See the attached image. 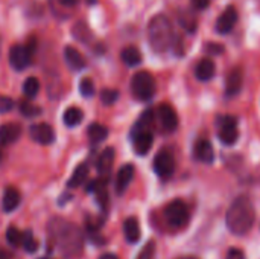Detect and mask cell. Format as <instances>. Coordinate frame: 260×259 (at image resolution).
Masks as SVG:
<instances>
[{"label":"cell","mask_w":260,"mask_h":259,"mask_svg":"<svg viewBox=\"0 0 260 259\" xmlns=\"http://www.w3.org/2000/svg\"><path fill=\"white\" fill-rule=\"evenodd\" d=\"M49 234L67 259H76L82 255L85 234L76 224L67 223L61 218H53L49 223Z\"/></svg>","instance_id":"cell-1"},{"label":"cell","mask_w":260,"mask_h":259,"mask_svg":"<svg viewBox=\"0 0 260 259\" xmlns=\"http://www.w3.org/2000/svg\"><path fill=\"white\" fill-rule=\"evenodd\" d=\"M225 221H227L229 231L233 235L242 237L248 234L253 229L254 221H256V209H254L251 198L247 195L238 197L229 208Z\"/></svg>","instance_id":"cell-2"},{"label":"cell","mask_w":260,"mask_h":259,"mask_svg":"<svg viewBox=\"0 0 260 259\" xmlns=\"http://www.w3.org/2000/svg\"><path fill=\"white\" fill-rule=\"evenodd\" d=\"M174 38H175L174 27H172L171 20L166 15L158 14L151 18L148 24V40H149L151 47L155 52L163 53L169 50L172 47Z\"/></svg>","instance_id":"cell-3"},{"label":"cell","mask_w":260,"mask_h":259,"mask_svg":"<svg viewBox=\"0 0 260 259\" xmlns=\"http://www.w3.org/2000/svg\"><path fill=\"white\" fill-rule=\"evenodd\" d=\"M131 92L134 98L139 101L152 99L157 92V84H155L154 76L146 70L137 72L131 79Z\"/></svg>","instance_id":"cell-4"},{"label":"cell","mask_w":260,"mask_h":259,"mask_svg":"<svg viewBox=\"0 0 260 259\" xmlns=\"http://www.w3.org/2000/svg\"><path fill=\"white\" fill-rule=\"evenodd\" d=\"M189 208L187 205L177 198V200H172L171 203L166 205L165 208V218L168 221V224L174 229H181L184 227L187 223H189Z\"/></svg>","instance_id":"cell-5"},{"label":"cell","mask_w":260,"mask_h":259,"mask_svg":"<svg viewBox=\"0 0 260 259\" xmlns=\"http://www.w3.org/2000/svg\"><path fill=\"white\" fill-rule=\"evenodd\" d=\"M35 52V44L30 41L29 44H15L9 50V63L15 70H24L30 66L32 56Z\"/></svg>","instance_id":"cell-6"},{"label":"cell","mask_w":260,"mask_h":259,"mask_svg":"<svg viewBox=\"0 0 260 259\" xmlns=\"http://www.w3.org/2000/svg\"><path fill=\"white\" fill-rule=\"evenodd\" d=\"M154 171L160 179H171L175 172V157L171 150H160L154 157Z\"/></svg>","instance_id":"cell-7"},{"label":"cell","mask_w":260,"mask_h":259,"mask_svg":"<svg viewBox=\"0 0 260 259\" xmlns=\"http://www.w3.org/2000/svg\"><path fill=\"white\" fill-rule=\"evenodd\" d=\"M219 127V139L224 145H235L239 139V130H238V119L235 116L225 114L221 116L218 121Z\"/></svg>","instance_id":"cell-8"},{"label":"cell","mask_w":260,"mask_h":259,"mask_svg":"<svg viewBox=\"0 0 260 259\" xmlns=\"http://www.w3.org/2000/svg\"><path fill=\"white\" fill-rule=\"evenodd\" d=\"M155 118L165 133H174L178 128V114L171 104H160L155 110Z\"/></svg>","instance_id":"cell-9"},{"label":"cell","mask_w":260,"mask_h":259,"mask_svg":"<svg viewBox=\"0 0 260 259\" xmlns=\"http://www.w3.org/2000/svg\"><path fill=\"white\" fill-rule=\"evenodd\" d=\"M29 134H30V139L40 145H49L55 140V130L46 122L30 125Z\"/></svg>","instance_id":"cell-10"},{"label":"cell","mask_w":260,"mask_h":259,"mask_svg":"<svg viewBox=\"0 0 260 259\" xmlns=\"http://www.w3.org/2000/svg\"><path fill=\"white\" fill-rule=\"evenodd\" d=\"M244 84V72L241 67H235L229 72L225 79V95L229 98H233L241 93Z\"/></svg>","instance_id":"cell-11"},{"label":"cell","mask_w":260,"mask_h":259,"mask_svg":"<svg viewBox=\"0 0 260 259\" xmlns=\"http://www.w3.org/2000/svg\"><path fill=\"white\" fill-rule=\"evenodd\" d=\"M238 23V12L233 6H229L216 21V32L218 34H230Z\"/></svg>","instance_id":"cell-12"},{"label":"cell","mask_w":260,"mask_h":259,"mask_svg":"<svg viewBox=\"0 0 260 259\" xmlns=\"http://www.w3.org/2000/svg\"><path fill=\"white\" fill-rule=\"evenodd\" d=\"M193 156L201 163H207V165L213 163L215 162V150H213L210 140H207V139L197 140V143L193 147Z\"/></svg>","instance_id":"cell-13"},{"label":"cell","mask_w":260,"mask_h":259,"mask_svg":"<svg viewBox=\"0 0 260 259\" xmlns=\"http://www.w3.org/2000/svg\"><path fill=\"white\" fill-rule=\"evenodd\" d=\"M134 172H136V169H134V165H131V163H126L119 169V172L116 176V192H117V195H122L128 189L129 183L134 179Z\"/></svg>","instance_id":"cell-14"},{"label":"cell","mask_w":260,"mask_h":259,"mask_svg":"<svg viewBox=\"0 0 260 259\" xmlns=\"http://www.w3.org/2000/svg\"><path fill=\"white\" fill-rule=\"evenodd\" d=\"M133 137V145H134V151L139 156H146L149 153V150L152 148L154 143V134L152 131H143V133H137Z\"/></svg>","instance_id":"cell-15"},{"label":"cell","mask_w":260,"mask_h":259,"mask_svg":"<svg viewBox=\"0 0 260 259\" xmlns=\"http://www.w3.org/2000/svg\"><path fill=\"white\" fill-rule=\"evenodd\" d=\"M21 203V194L17 188L14 186H8L3 192V197H2V209L9 214L12 211H15Z\"/></svg>","instance_id":"cell-16"},{"label":"cell","mask_w":260,"mask_h":259,"mask_svg":"<svg viewBox=\"0 0 260 259\" xmlns=\"http://www.w3.org/2000/svg\"><path fill=\"white\" fill-rule=\"evenodd\" d=\"M21 136V127L17 122H6L0 125V145H9Z\"/></svg>","instance_id":"cell-17"},{"label":"cell","mask_w":260,"mask_h":259,"mask_svg":"<svg viewBox=\"0 0 260 259\" xmlns=\"http://www.w3.org/2000/svg\"><path fill=\"white\" fill-rule=\"evenodd\" d=\"M114 157H116V151H114V148H113V147L105 148V150L98 156V160H96L98 172H101L102 176H108V172H110V171H111V168H113Z\"/></svg>","instance_id":"cell-18"},{"label":"cell","mask_w":260,"mask_h":259,"mask_svg":"<svg viewBox=\"0 0 260 259\" xmlns=\"http://www.w3.org/2000/svg\"><path fill=\"white\" fill-rule=\"evenodd\" d=\"M64 58H66V63L69 64V67L73 70H82L87 64L82 53L73 46H67L64 49Z\"/></svg>","instance_id":"cell-19"},{"label":"cell","mask_w":260,"mask_h":259,"mask_svg":"<svg viewBox=\"0 0 260 259\" xmlns=\"http://www.w3.org/2000/svg\"><path fill=\"white\" fill-rule=\"evenodd\" d=\"M154 118L155 113L152 108H148L142 113V116L137 119V122L134 124L133 130H131V136L137 134V133H143V131H152V125H154Z\"/></svg>","instance_id":"cell-20"},{"label":"cell","mask_w":260,"mask_h":259,"mask_svg":"<svg viewBox=\"0 0 260 259\" xmlns=\"http://www.w3.org/2000/svg\"><path fill=\"white\" fill-rule=\"evenodd\" d=\"M215 72H216V66H215V63H213L210 58L201 60V61L197 64V69H195L197 78H198L200 81H203V82L210 81V79L215 76Z\"/></svg>","instance_id":"cell-21"},{"label":"cell","mask_w":260,"mask_h":259,"mask_svg":"<svg viewBox=\"0 0 260 259\" xmlns=\"http://www.w3.org/2000/svg\"><path fill=\"white\" fill-rule=\"evenodd\" d=\"M123 235L129 244H136L140 240L142 232H140V224H139L137 218L129 217L123 221Z\"/></svg>","instance_id":"cell-22"},{"label":"cell","mask_w":260,"mask_h":259,"mask_svg":"<svg viewBox=\"0 0 260 259\" xmlns=\"http://www.w3.org/2000/svg\"><path fill=\"white\" fill-rule=\"evenodd\" d=\"M87 177H88V165L87 163H79L75 168L72 177L69 179L67 186L69 188H79V186H82L85 183Z\"/></svg>","instance_id":"cell-23"},{"label":"cell","mask_w":260,"mask_h":259,"mask_svg":"<svg viewBox=\"0 0 260 259\" xmlns=\"http://www.w3.org/2000/svg\"><path fill=\"white\" fill-rule=\"evenodd\" d=\"M87 136H88L91 143H99V142H102V140H105L108 137V128L105 125H102V124L93 122L87 128Z\"/></svg>","instance_id":"cell-24"},{"label":"cell","mask_w":260,"mask_h":259,"mask_svg":"<svg viewBox=\"0 0 260 259\" xmlns=\"http://www.w3.org/2000/svg\"><path fill=\"white\" fill-rule=\"evenodd\" d=\"M120 58L122 61L129 66V67H134V66H139L142 63V53L140 50L136 47V46H126L122 53H120Z\"/></svg>","instance_id":"cell-25"},{"label":"cell","mask_w":260,"mask_h":259,"mask_svg":"<svg viewBox=\"0 0 260 259\" xmlns=\"http://www.w3.org/2000/svg\"><path fill=\"white\" fill-rule=\"evenodd\" d=\"M82 119H84V111L79 107H69L62 114V121L69 128L78 127L82 122Z\"/></svg>","instance_id":"cell-26"},{"label":"cell","mask_w":260,"mask_h":259,"mask_svg":"<svg viewBox=\"0 0 260 259\" xmlns=\"http://www.w3.org/2000/svg\"><path fill=\"white\" fill-rule=\"evenodd\" d=\"M178 21L180 24L190 34H193L197 31V18L192 12L189 11H180L178 12Z\"/></svg>","instance_id":"cell-27"},{"label":"cell","mask_w":260,"mask_h":259,"mask_svg":"<svg viewBox=\"0 0 260 259\" xmlns=\"http://www.w3.org/2000/svg\"><path fill=\"white\" fill-rule=\"evenodd\" d=\"M40 92V81L35 76H29L24 82H23V93L26 96V99H32L38 95Z\"/></svg>","instance_id":"cell-28"},{"label":"cell","mask_w":260,"mask_h":259,"mask_svg":"<svg viewBox=\"0 0 260 259\" xmlns=\"http://www.w3.org/2000/svg\"><path fill=\"white\" fill-rule=\"evenodd\" d=\"M18 108H20V113L24 118H34V116H38L41 113V108L38 105L32 104L29 99H21L20 104H18Z\"/></svg>","instance_id":"cell-29"},{"label":"cell","mask_w":260,"mask_h":259,"mask_svg":"<svg viewBox=\"0 0 260 259\" xmlns=\"http://www.w3.org/2000/svg\"><path fill=\"white\" fill-rule=\"evenodd\" d=\"M21 247L27 252V253H35L38 250V241L35 240V237L32 235L30 231L23 232L21 237Z\"/></svg>","instance_id":"cell-30"},{"label":"cell","mask_w":260,"mask_h":259,"mask_svg":"<svg viewBox=\"0 0 260 259\" xmlns=\"http://www.w3.org/2000/svg\"><path fill=\"white\" fill-rule=\"evenodd\" d=\"M21 237L23 232L20 229H17L15 226H9L6 231V241L9 243V246L12 247H20L21 246Z\"/></svg>","instance_id":"cell-31"},{"label":"cell","mask_w":260,"mask_h":259,"mask_svg":"<svg viewBox=\"0 0 260 259\" xmlns=\"http://www.w3.org/2000/svg\"><path fill=\"white\" fill-rule=\"evenodd\" d=\"M79 92H81V95L84 98H91L96 93L94 82L90 78H82L81 82H79Z\"/></svg>","instance_id":"cell-32"},{"label":"cell","mask_w":260,"mask_h":259,"mask_svg":"<svg viewBox=\"0 0 260 259\" xmlns=\"http://www.w3.org/2000/svg\"><path fill=\"white\" fill-rule=\"evenodd\" d=\"M117 99H119V92L114 90V89H104V90L101 92V101H102L105 105H111V104H114Z\"/></svg>","instance_id":"cell-33"},{"label":"cell","mask_w":260,"mask_h":259,"mask_svg":"<svg viewBox=\"0 0 260 259\" xmlns=\"http://www.w3.org/2000/svg\"><path fill=\"white\" fill-rule=\"evenodd\" d=\"M154 256H155V243L154 241H149L140 250V253L137 255V259H154Z\"/></svg>","instance_id":"cell-34"},{"label":"cell","mask_w":260,"mask_h":259,"mask_svg":"<svg viewBox=\"0 0 260 259\" xmlns=\"http://www.w3.org/2000/svg\"><path fill=\"white\" fill-rule=\"evenodd\" d=\"M14 108V101L9 96H0V113H8Z\"/></svg>","instance_id":"cell-35"},{"label":"cell","mask_w":260,"mask_h":259,"mask_svg":"<svg viewBox=\"0 0 260 259\" xmlns=\"http://www.w3.org/2000/svg\"><path fill=\"white\" fill-rule=\"evenodd\" d=\"M225 259H245V253H244V250H241L238 247H232V249H229Z\"/></svg>","instance_id":"cell-36"},{"label":"cell","mask_w":260,"mask_h":259,"mask_svg":"<svg viewBox=\"0 0 260 259\" xmlns=\"http://www.w3.org/2000/svg\"><path fill=\"white\" fill-rule=\"evenodd\" d=\"M206 50H207L209 53H212V55H219V53L224 52V47H222L219 43H207Z\"/></svg>","instance_id":"cell-37"},{"label":"cell","mask_w":260,"mask_h":259,"mask_svg":"<svg viewBox=\"0 0 260 259\" xmlns=\"http://www.w3.org/2000/svg\"><path fill=\"white\" fill-rule=\"evenodd\" d=\"M190 2H192V6L198 11H204L210 5V0H190Z\"/></svg>","instance_id":"cell-38"},{"label":"cell","mask_w":260,"mask_h":259,"mask_svg":"<svg viewBox=\"0 0 260 259\" xmlns=\"http://www.w3.org/2000/svg\"><path fill=\"white\" fill-rule=\"evenodd\" d=\"M58 2H59L62 6H69V8H70V6L78 5V2H79V0H58Z\"/></svg>","instance_id":"cell-39"},{"label":"cell","mask_w":260,"mask_h":259,"mask_svg":"<svg viewBox=\"0 0 260 259\" xmlns=\"http://www.w3.org/2000/svg\"><path fill=\"white\" fill-rule=\"evenodd\" d=\"M99 259H119V258H117V255H114V253H104V255H101V258Z\"/></svg>","instance_id":"cell-40"},{"label":"cell","mask_w":260,"mask_h":259,"mask_svg":"<svg viewBox=\"0 0 260 259\" xmlns=\"http://www.w3.org/2000/svg\"><path fill=\"white\" fill-rule=\"evenodd\" d=\"M0 259H12V258H11V255H9L6 250L0 249Z\"/></svg>","instance_id":"cell-41"},{"label":"cell","mask_w":260,"mask_h":259,"mask_svg":"<svg viewBox=\"0 0 260 259\" xmlns=\"http://www.w3.org/2000/svg\"><path fill=\"white\" fill-rule=\"evenodd\" d=\"M181 259H198V258H195V256H187V258H181Z\"/></svg>","instance_id":"cell-42"},{"label":"cell","mask_w":260,"mask_h":259,"mask_svg":"<svg viewBox=\"0 0 260 259\" xmlns=\"http://www.w3.org/2000/svg\"><path fill=\"white\" fill-rule=\"evenodd\" d=\"M0 159H2V150H0Z\"/></svg>","instance_id":"cell-43"},{"label":"cell","mask_w":260,"mask_h":259,"mask_svg":"<svg viewBox=\"0 0 260 259\" xmlns=\"http://www.w3.org/2000/svg\"><path fill=\"white\" fill-rule=\"evenodd\" d=\"M43 259H50V258H43Z\"/></svg>","instance_id":"cell-44"}]
</instances>
